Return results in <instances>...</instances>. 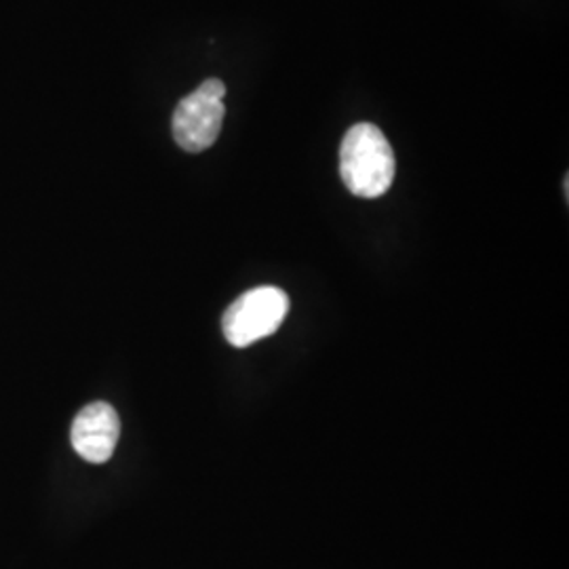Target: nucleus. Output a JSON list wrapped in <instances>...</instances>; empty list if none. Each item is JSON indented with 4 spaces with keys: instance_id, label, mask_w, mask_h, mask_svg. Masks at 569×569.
Here are the masks:
<instances>
[{
    "instance_id": "obj_1",
    "label": "nucleus",
    "mask_w": 569,
    "mask_h": 569,
    "mask_svg": "<svg viewBox=\"0 0 569 569\" xmlns=\"http://www.w3.org/2000/svg\"><path fill=\"white\" fill-rule=\"evenodd\" d=\"M397 161L380 127L359 122L346 131L340 146V176L361 199H380L395 182Z\"/></svg>"
},
{
    "instance_id": "obj_3",
    "label": "nucleus",
    "mask_w": 569,
    "mask_h": 569,
    "mask_svg": "<svg viewBox=\"0 0 569 569\" xmlns=\"http://www.w3.org/2000/svg\"><path fill=\"white\" fill-rule=\"evenodd\" d=\"M224 82L220 79H209L178 103L171 129L176 142L182 150L203 152L216 143L224 122Z\"/></svg>"
},
{
    "instance_id": "obj_2",
    "label": "nucleus",
    "mask_w": 569,
    "mask_h": 569,
    "mask_svg": "<svg viewBox=\"0 0 569 569\" xmlns=\"http://www.w3.org/2000/svg\"><path fill=\"white\" fill-rule=\"evenodd\" d=\"M289 312V298L283 289L264 284L249 289L226 310L222 331L237 348H247L272 336Z\"/></svg>"
},
{
    "instance_id": "obj_4",
    "label": "nucleus",
    "mask_w": 569,
    "mask_h": 569,
    "mask_svg": "<svg viewBox=\"0 0 569 569\" xmlns=\"http://www.w3.org/2000/svg\"><path fill=\"white\" fill-rule=\"evenodd\" d=\"M72 448L87 462L103 465L112 458L119 437H121V420L114 407L108 403H91L82 407L72 425Z\"/></svg>"
}]
</instances>
